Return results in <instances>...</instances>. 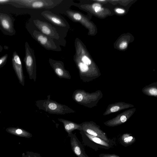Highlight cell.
Wrapping results in <instances>:
<instances>
[{
	"label": "cell",
	"instance_id": "cell-18",
	"mask_svg": "<svg viewBox=\"0 0 157 157\" xmlns=\"http://www.w3.org/2000/svg\"><path fill=\"white\" fill-rule=\"evenodd\" d=\"M133 137L130 136L128 137H126L124 139V141L126 143H128L130 142L132 139Z\"/></svg>",
	"mask_w": 157,
	"mask_h": 157
},
{
	"label": "cell",
	"instance_id": "cell-20",
	"mask_svg": "<svg viewBox=\"0 0 157 157\" xmlns=\"http://www.w3.org/2000/svg\"><path fill=\"white\" fill-rule=\"evenodd\" d=\"M15 132L17 134H21L23 133V131L21 129L17 128L15 130Z\"/></svg>",
	"mask_w": 157,
	"mask_h": 157
},
{
	"label": "cell",
	"instance_id": "cell-6",
	"mask_svg": "<svg viewBox=\"0 0 157 157\" xmlns=\"http://www.w3.org/2000/svg\"><path fill=\"white\" fill-rule=\"evenodd\" d=\"M48 62L55 73L59 77L69 79L71 78L70 74L65 69L63 62L50 58Z\"/></svg>",
	"mask_w": 157,
	"mask_h": 157
},
{
	"label": "cell",
	"instance_id": "cell-21",
	"mask_svg": "<svg viewBox=\"0 0 157 157\" xmlns=\"http://www.w3.org/2000/svg\"><path fill=\"white\" fill-rule=\"evenodd\" d=\"M31 157H42L40 154L37 153H35L32 154Z\"/></svg>",
	"mask_w": 157,
	"mask_h": 157
},
{
	"label": "cell",
	"instance_id": "cell-5",
	"mask_svg": "<svg viewBox=\"0 0 157 157\" xmlns=\"http://www.w3.org/2000/svg\"><path fill=\"white\" fill-rule=\"evenodd\" d=\"M26 6L35 9H50L60 4L62 0H30L24 1Z\"/></svg>",
	"mask_w": 157,
	"mask_h": 157
},
{
	"label": "cell",
	"instance_id": "cell-11",
	"mask_svg": "<svg viewBox=\"0 0 157 157\" xmlns=\"http://www.w3.org/2000/svg\"><path fill=\"white\" fill-rule=\"evenodd\" d=\"M1 23L3 27L6 29H9L10 27V23L6 18L2 19L1 20Z\"/></svg>",
	"mask_w": 157,
	"mask_h": 157
},
{
	"label": "cell",
	"instance_id": "cell-13",
	"mask_svg": "<svg viewBox=\"0 0 157 157\" xmlns=\"http://www.w3.org/2000/svg\"><path fill=\"white\" fill-rule=\"evenodd\" d=\"M149 93L152 95H156L157 94V89L154 88H151L150 89Z\"/></svg>",
	"mask_w": 157,
	"mask_h": 157
},
{
	"label": "cell",
	"instance_id": "cell-17",
	"mask_svg": "<svg viewBox=\"0 0 157 157\" xmlns=\"http://www.w3.org/2000/svg\"><path fill=\"white\" fill-rule=\"evenodd\" d=\"M120 119L121 122L124 123L126 121L127 118L125 115H123L121 116Z\"/></svg>",
	"mask_w": 157,
	"mask_h": 157
},
{
	"label": "cell",
	"instance_id": "cell-9",
	"mask_svg": "<svg viewBox=\"0 0 157 157\" xmlns=\"http://www.w3.org/2000/svg\"><path fill=\"white\" fill-rule=\"evenodd\" d=\"M12 63L13 69L19 83L22 86H24L25 78L24 75L22 64L20 58L17 54H13Z\"/></svg>",
	"mask_w": 157,
	"mask_h": 157
},
{
	"label": "cell",
	"instance_id": "cell-22",
	"mask_svg": "<svg viewBox=\"0 0 157 157\" xmlns=\"http://www.w3.org/2000/svg\"><path fill=\"white\" fill-rule=\"evenodd\" d=\"M99 1H105L104 0H99Z\"/></svg>",
	"mask_w": 157,
	"mask_h": 157
},
{
	"label": "cell",
	"instance_id": "cell-1",
	"mask_svg": "<svg viewBox=\"0 0 157 157\" xmlns=\"http://www.w3.org/2000/svg\"><path fill=\"white\" fill-rule=\"evenodd\" d=\"M48 97L47 99L36 101L35 105L39 109L51 114L64 115L75 112V110L67 106L50 99V95Z\"/></svg>",
	"mask_w": 157,
	"mask_h": 157
},
{
	"label": "cell",
	"instance_id": "cell-12",
	"mask_svg": "<svg viewBox=\"0 0 157 157\" xmlns=\"http://www.w3.org/2000/svg\"><path fill=\"white\" fill-rule=\"evenodd\" d=\"M91 8L96 13L102 10L103 9L101 7V5L99 3H94L91 6Z\"/></svg>",
	"mask_w": 157,
	"mask_h": 157
},
{
	"label": "cell",
	"instance_id": "cell-23",
	"mask_svg": "<svg viewBox=\"0 0 157 157\" xmlns=\"http://www.w3.org/2000/svg\"></svg>",
	"mask_w": 157,
	"mask_h": 157
},
{
	"label": "cell",
	"instance_id": "cell-7",
	"mask_svg": "<svg viewBox=\"0 0 157 157\" xmlns=\"http://www.w3.org/2000/svg\"><path fill=\"white\" fill-rule=\"evenodd\" d=\"M41 15L55 25L62 27H68V23L63 17L51 11L48 10H44L41 13Z\"/></svg>",
	"mask_w": 157,
	"mask_h": 157
},
{
	"label": "cell",
	"instance_id": "cell-16",
	"mask_svg": "<svg viewBox=\"0 0 157 157\" xmlns=\"http://www.w3.org/2000/svg\"><path fill=\"white\" fill-rule=\"evenodd\" d=\"M7 56H5L1 58H0V67L3 64L5 63L6 59Z\"/></svg>",
	"mask_w": 157,
	"mask_h": 157
},
{
	"label": "cell",
	"instance_id": "cell-14",
	"mask_svg": "<svg viewBox=\"0 0 157 157\" xmlns=\"http://www.w3.org/2000/svg\"><path fill=\"white\" fill-rule=\"evenodd\" d=\"M120 109L119 106H114L112 107L110 109L111 112H115L118 111Z\"/></svg>",
	"mask_w": 157,
	"mask_h": 157
},
{
	"label": "cell",
	"instance_id": "cell-2",
	"mask_svg": "<svg viewBox=\"0 0 157 157\" xmlns=\"http://www.w3.org/2000/svg\"><path fill=\"white\" fill-rule=\"evenodd\" d=\"M26 54L25 59L27 71L30 79L35 81L36 79V65L35 57L33 50L28 43L25 46Z\"/></svg>",
	"mask_w": 157,
	"mask_h": 157
},
{
	"label": "cell",
	"instance_id": "cell-10",
	"mask_svg": "<svg viewBox=\"0 0 157 157\" xmlns=\"http://www.w3.org/2000/svg\"><path fill=\"white\" fill-rule=\"evenodd\" d=\"M58 120L63 124L64 129L67 133L68 136L72 133V132L75 130H78L80 131L82 130V127L81 124H77L63 119L59 118Z\"/></svg>",
	"mask_w": 157,
	"mask_h": 157
},
{
	"label": "cell",
	"instance_id": "cell-8",
	"mask_svg": "<svg viewBox=\"0 0 157 157\" xmlns=\"http://www.w3.org/2000/svg\"><path fill=\"white\" fill-rule=\"evenodd\" d=\"M71 148L74 153L78 157H88L81 142L75 134L72 133L70 135Z\"/></svg>",
	"mask_w": 157,
	"mask_h": 157
},
{
	"label": "cell",
	"instance_id": "cell-19",
	"mask_svg": "<svg viewBox=\"0 0 157 157\" xmlns=\"http://www.w3.org/2000/svg\"><path fill=\"white\" fill-rule=\"evenodd\" d=\"M116 12L119 13H123L124 12V10L120 8H118L116 10Z\"/></svg>",
	"mask_w": 157,
	"mask_h": 157
},
{
	"label": "cell",
	"instance_id": "cell-24",
	"mask_svg": "<svg viewBox=\"0 0 157 157\" xmlns=\"http://www.w3.org/2000/svg\"><path fill=\"white\" fill-rule=\"evenodd\" d=\"M0 113H1V112H0Z\"/></svg>",
	"mask_w": 157,
	"mask_h": 157
},
{
	"label": "cell",
	"instance_id": "cell-3",
	"mask_svg": "<svg viewBox=\"0 0 157 157\" xmlns=\"http://www.w3.org/2000/svg\"><path fill=\"white\" fill-rule=\"evenodd\" d=\"M33 35L35 39L46 49L56 51L61 50L60 47L55 44L52 39L44 35L40 31L34 30Z\"/></svg>",
	"mask_w": 157,
	"mask_h": 157
},
{
	"label": "cell",
	"instance_id": "cell-4",
	"mask_svg": "<svg viewBox=\"0 0 157 157\" xmlns=\"http://www.w3.org/2000/svg\"><path fill=\"white\" fill-rule=\"evenodd\" d=\"M33 22L41 33L52 39L58 40L60 38L56 29L50 24L40 20H34Z\"/></svg>",
	"mask_w": 157,
	"mask_h": 157
},
{
	"label": "cell",
	"instance_id": "cell-15",
	"mask_svg": "<svg viewBox=\"0 0 157 157\" xmlns=\"http://www.w3.org/2000/svg\"><path fill=\"white\" fill-rule=\"evenodd\" d=\"M127 46V43L126 42L124 41L122 42L120 45V48L122 49H125Z\"/></svg>",
	"mask_w": 157,
	"mask_h": 157
}]
</instances>
